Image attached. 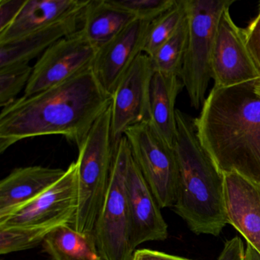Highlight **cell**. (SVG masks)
<instances>
[{
	"label": "cell",
	"mask_w": 260,
	"mask_h": 260,
	"mask_svg": "<svg viewBox=\"0 0 260 260\" xmlns=\"http://www.w3.org/2000/svg\"><path fill=\"white\" fill-rule=\"evenodd\" d=\"M112 101L92 68L31 96L18 98L0 113V153L22 140L51 135L63 136L79 147Z\"/></svg>",
	"instance_id": "1"
},
{
	"label": "cell",
	"mask_w": 260,
	"mask_h": 260,
	"mask_svg": "<svg viewBox=\"0 0 260 260\" xmlns=\"http://www.w3.org/2000/svg\"><path fill=\"white\" fill-rule=\"evenodd\" d=\"M255 83L213 86L193 121L201 144L222 173L260 185V95Z\"/></svg>",
	"instance_id": "2"
},
{
	"label": "cell",
	"mask_w": 260,
	"mask_h": 260,
	"mask_svg": "<svg viewBox=\"0 0 260 260\" xmlns=\"http://www.w3.org/2000/svg\"><path fill=\"white\" fill-rule=\"evenodd\" d=\"M176 123L174 149L179 179L173 208L194 234L217 237L228 223L224 173L201 144L194 121L179 109Z\"/></svg>",
	"instance_id": "3"
},
{
	"label": "cell",
	"mask_w": 260,
	"mask_h": 260,
	"mask_svg": "<svg viewBox=\"0 0 260 260\" xmlns=\"http://www.w3.org/2000/svg\"><path fill=\"white\" fill-rule=\"evenodd\" d=\"M114 146L110 106L77 147L78 207L70 226L79 232L94 233L107 191Z\"/></svg>",
	"instance_id": "4"
},
{
	"label": "cell",
	"mask_w": 260,
	"mask_h": 260,
	"mask_svg": "<svg viewBox=\"0 0 260 260\" xmlns=\"http://www.w3.org/2000/svg\"><path fill=\"white\" fill-rule=\"evenodd\" d=\"M188 23L180 80L191 106L202 109L211 77V57L220 15L234 0H185Z\"/></svg>",
	"instance_id": "5"
},
{
	"label": "cell",
	"mask_w": 260,
	"mask_h": 260,
	"mask_svg": "<svg viewBox=\"0 0 260 260\" xmlns=\"http://www.w3.org/2000/svg\"><path fill=\"white\" fill-rule=\"evenodd\" d=\"M130 146L125 137L114 146L113 159L107 191L95 222L94 234L103 260H132L127 176Z\"/></svg>",
	"instance_id": "6"
},
{
	"label": "cell",
	"mask_w": 260,
	"mask_h": 260,
	"mask_svg": "<svg viewBox=\"0 0 260 260\" xmlns=\"http://www.w3.org/2000/svg\"><path fill=\"white\" fill-rule=\"evenodd\" d=\"M124 136L130 146L132 158L160 208H173L179 179L174 147L162 140L149 121L127 129Z\"/></svg>",
	"instance_id": "7"
},
{
	"label": "cell",
	"mask_w": 260,
	"mask_h": 260,
	"mask_svg": "<svg viewBox=\"0 0 260 260\" xmlns=\"http://www.w3.org/2000/svg\"><path fill=\"white\" fill-rule=\"evenodd\" d=\"M77 207V165L73 162L52 186L20 208L0 217V228H55L71 225Z\"/></svg>",
	"instance_id": "8"
},
{
	"label": "cell",
	"mask_w": 260,
	"mask_h": 260,
	"mask_svg": "<svg viewBox=\"0 0 260 260\" xmlns=\"http://www.w3.org/2000/svg\"><path fill=\"white\" fill-rule=\"evenodd\" d=\"M98 51V48L88 40L80 28L60 39L35 63L22 96H31L89 69Z\"/></svg>",
	"instance_id": "9"
},
{
	"label": "cell",
	"mask_w": 260,
	"mask_h": 260,
	"mask_svg": "<svg viewBox=\"0 0 260 260\" xmlns=\"http://www.w3.org/2000/svg\"><path fill=\"white\" fill-rule=\"evenodd\" d=\"M228 7L220 15L211 57L214 86L229 88L260 80V71L252 59L243 28L236 25Z\"/></svg>",
	"instance_id": "10"
},
{
	"label": "cell",
	"mask_w": 260,
	"mask_h": 260,
	"mask_svg": "<svg viewBox=\"0 0 260 260\" xmlns=\"http://www.w3.org/2000/svg\"><path fill=\"white\" fill-rule=\"evenodd\" d=\"M154 73L151 58L142 54L115 88L111 104L114 144L127 129L150 121V87Z\"/></svg>",
	"instance_id": "11"
},
{
	"label": "cell",
	"mask_w": 260,
	"mask_h": 260,
	"mask_svg": "<svg viewBox=\"0 0 260 260\" xmlns=\"http://www.w3.org/2000/svg\"><path fill=\"white\" fill-rule=\"evenodd\" d=\"M152 22L135 19L99 49L92 68L103 89L112 96L120 80L144 54Z\"/></svg>",
	"instance_id": "12"
},
{
	"label": "cell",
	"mask_w": 260,
	"mask_h": 260,
	"mask_svg": "<svg viewBox=\"0 0 260 260\" xmlns=\"http://www.w3.org/2000/svg\"><path fill=\"white\" fill-rule=\"evenodd\" d=\"M131 243L134 250L146 242L164 241L168 225L161 208L132 156L127 176Z\"/></svg>",
	"instance_id": "13"
},
{
	"label": "cell",
	"mask_w": 260,
	"mask_h": 260,
	"mask_svg": "<svg viewBox=\"0 0 260 260\" xmlns=\"http://www.w3.org/2000/svg\"><path fill=\"white\" fill-rule=\"evenodd\" d=\"M228 223L260 253V185L236 173H224Z\"/></svg>",
	"instance_id": "14"
},
{
	"label": "cell",
	"mask_w": 260,
	"mask_h": 260,
	"mask_svg": "<svg viewBox=\"0 0 260 260\" xmlns=\"http://www.w3.org/2000/svg\"><path fill=\"white\" fill-rule=\"evenodd\" d=\"M66 170L42 166L13 170L0 182V217L20 208L57 182Z\"/></svg>",
	"instance_id": "15"
},
{
	"label": "cell",
	"mask_w": 260,
	"mask_h": 260,
	"mask_svg": "<svg viewBox=\"0 0 260 260\" xmlns=\"http://www.w3.org/2000/svg\"><path fill=\"white\" fill-rule=\"evenodd\" d=\"M89 0H27L13 24L0 33V44L25 37L83 11Z\"/></svg>",
	"instance_id": "16"
},
{
	"label": "cell",
	"mask_w": 260,
	"mask_h": 260,
	"mask_svg": "<svg viewBox=\"0 0 260 260\" xmlns=\"http://www.w3.org/2000/svg\"><path fill=\"white\" fill-rule=\"evenodd\" d=\"M82 13L17 40L0 44V70L29 63L51 45L80 29Z\"/></svg>",
	"instance_id": "17"
},
{
	"label": "cell",
	"mask_w": 260,
	"mask_h": 260,
	"mask_svg": "<svg viewBox=\"0 0 260 260\" xmlns=\"http://www.w3.org/2000/svg\"><path fill=\"white\" fill-rule=\"evenodd\" d=\"M178 76L155 72L150 87V121L153 128L170 147L177 135L176 100L183 88Z\"/></svg>",
	"instance_id": "18"
},
{
	"label": "cell",
	"mask_w": 260,
	"mask_h": 260,
	"mask_svg": "<svg viewBox=\"0 0 260 260\" xmlns=\"http://www.w3.org/2000/svg\"><path fill=\"white\" fill-rule=\"evenodd\" d=\"M137 19L114 6L111 0H89L82 13L80 29L98 49Z\"/></svg>",
	"instance_id": "19"
},
{
	"label": "cell",
	"mask_w": 260,
	"mask_h": 260,
	"mask_svg": "<svg viewBox=\"0 0 260 260\" xmlns=\"http://www.w3.org/2000/svg\"><path fill=\"white\" fill-rule=\"evenodd\" d=\"M42 244L53 260H103L94 233H80L68 224L52 230Z\"/></svg>",
	"instance_id": "20"
},
{
	"label": "cell",
	"mask_w": 260,
	"mask_h": 260,
	"mask_svg": "<svg viewBox=\"0 0 260 260\" xmlns=\"http://www.w3.org/2000/svg\"><path fill=\"white\" fill-rule=\"evenodd\" d=\"M188 38L187 16L175 34L150 58L155 72L180 77Z\"/></svg>",
	"instance_id": "21"
},
{
	"label": "cell",
	"mask_w": 260,
	"mask_h": 260,
	"mask_svg": "<svg viewBox=\"0 0 260 260\" xmlns=\"http://www.w3.org/2000/svg\"><path fill=\"white\" fill-rule=\"evenodd\" d=\"M185 16V0H176L171 8L150 23L144 54L151 57L177 31Z\"/></svg>",
	"instance_id": "22"
},
{
	"label": "cell",
	"mask_w": 260,
	"mask_h": 260,
	"mask_svg": "<svg viewBox=\"0 0 260 260\" xmlns=\"http://www.w3.org/2000/svg\"><path fill=\"white\" fill-rule=\"evenodd\" d=\"M54 228H0V254L32 249L43 243L46 236Z\"/></svg>",
	"instance_id": "23"
},
{
	"label": "cell",
	"mask_w": 260,
	"mask_h": 260,
	"mask_svg": "<svg viewBox=\"0 0 260 260\" xmlns=\"http://www.w3.org/2000/svg\"><path fill=\"white\" fill-rule=\"evenodd\" d=\"M33 67L22 63L0 70V106L1 109L17 100L25 90L32 74Z\"/></svg>",
	"instance_id": "24"
},
{
	"label": "cell",
	"mask_w": 260,
	"mask_h": 260,
	"mask_svg": "<svg viewBox=\"0 0 260 260\" xmlns=\"http://www.w3.org/2000/svg\"><path fill=\"white\" fill-rule=\"evenodd\" d=\"M111 2L137 19L153 22L171 8L176 0H111Z\"/></svg>",
	"instance_id": "25"
},
{
	"label": "cell",
	"mask_w": 260,
	"mask_h": 260,
	"mask_svg": "<svg viewBox=\"0 0 260 260\" xmlns=\"http://www.w3.org/2000/svg\"><path fill=\"white\" fill-rule=\"evenodd\" d=\"M243 31L248 50L260 71V11Z\"/></svg>",
	"instance_id": "26"
},
{
	"label": "cell",
	"mask_w": 260,
	"mask_h": 260,
	"mask_svg": "<svg viewBox=\"0 0 260 260\" xmlns=\"http://www.w3.org/2000/svg\"><path fill=\"white\" fill-rule=\"evenodd\" d=\"M27 0H0V33L16 20Z\"/></svg>",
	"instance_id": "27"
},
{
	"label": "cell",
	"mask_w": 260,
	"mask_h": 260,
	"mask_svg": "<svg viewBox=\"0 0 260 260\" xmlns=\"http://www.w3.org/2000/svg\"><path fill=\"white\" fill-rule=\"evenodd\" d=\"M245 252L246 250L241 239L235 237L224 243L217 260H246Z\"/></svg>",
	"instance_id": "28"
},
{
	"label": "cell",
	"mask_w": 260,
	"mask_h": 260,
	"mask_svg": "<svg viewBox=\"0 0 260 260\" xmlns=\"http://www.w3.org/2000/svg\"><path fill=\"white\" fill-rule=\"evenodd\" d=\"M132 260H191L159 251L148 249H138L134 252Z\"/></svg>",
	"instance_id": "29"
},
{
	"label": "cell",
	"mask_w": 260,
	"mask_h": 260,
	"mask_svg": "<svg viewBox=\"0 0 260 260\" xmlns=\"http://www.w3.org/2000/svg\"><path fill=\"white\" fill-rule=\"evenodd\" d=\"M246 260H260V253L255 250L252 246L247 244L246 249Z\"/></svg>",
	"instance_id": "30"
},
{
	"label": "cell",
	"mask_w": 260,
	"mask_h": 260,
	"mask_svg": "<svg viewBox=\"0 0 260 260\" xmlns=\"http://www.w3.org/2000/svg\"><path fill=\"white\" fill-rule=\"evenodd\" d=\"M255 90L257 91L258 94L260 95V80L255 83Z\"/></svg>",
	"instance_id": "31"
},
{
	"label": "cell",
	"mask_w": 260,
	"mask_h": 260,
	"mask_svg": "<svg viewBox=\"0 0 260 260\" xmlns=\"http://www.w3.org/2000/svg\"><path fill=\"white\" fill-rule=\"evenodd\" d=\"M258 7H259V11H260V4H259V5H258Z\"/></svg>",
	"instance_id": "32"
},
{
	"label": "cell",
	"mask_w": 260,
	"mask_h": 260,
	"mask_svg": "<svg viewBox=\"0 0 260 260\" xmlns=\"http://www.w3.org/2000/svg\"><path fill=\"white\" fill-rule=\"evenodd\" d=\"M1 260H7V259H1Z\"/></svg>",
	"instance_id": "33"
}]
</instances>
